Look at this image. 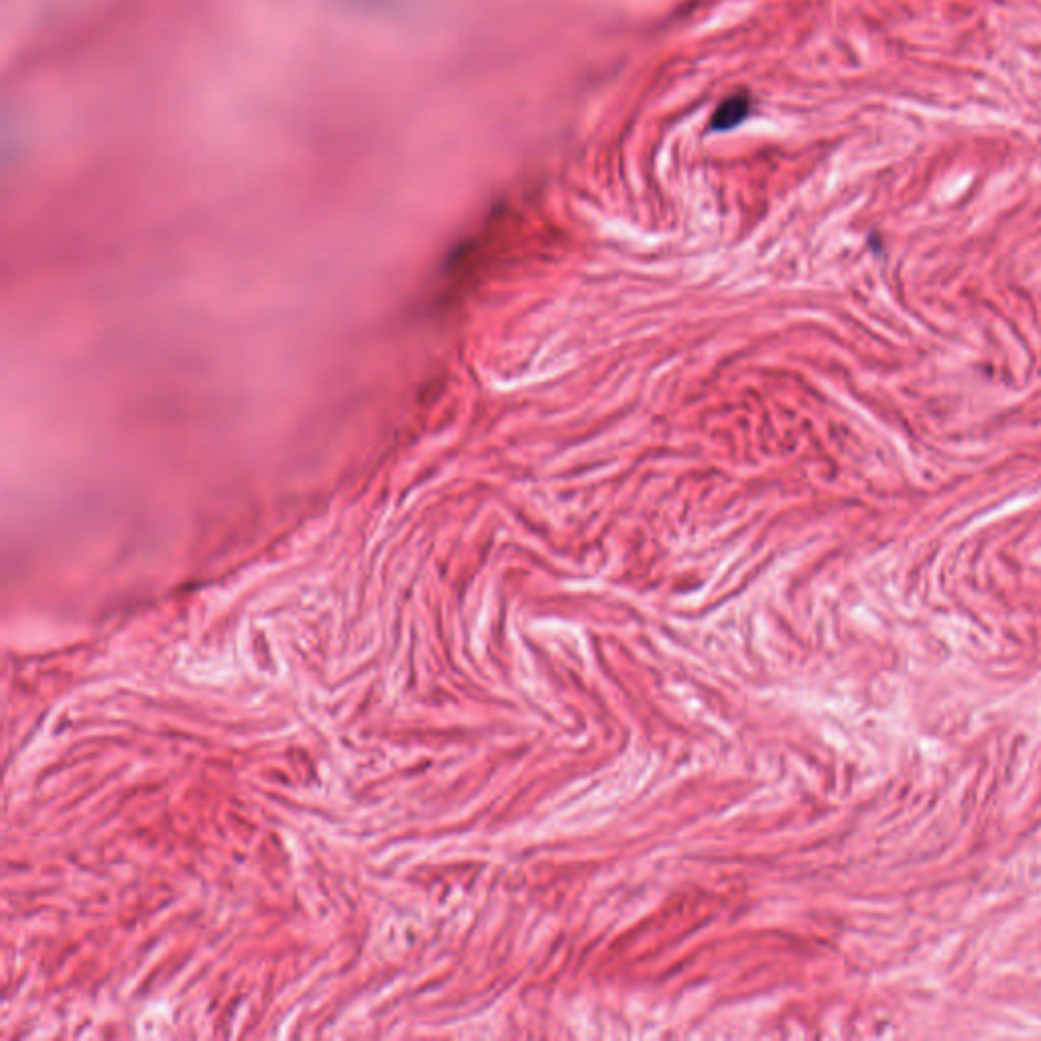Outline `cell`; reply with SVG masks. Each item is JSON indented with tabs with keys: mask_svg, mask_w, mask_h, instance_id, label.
Masks as SVG:
<instances>
[{
	"mask_svg": "<svg viewBox=\"0 0 1041 1041\" xmlns=\"http://www.w3.org/2000/svg\"><path fill=\"white\" fill-rule=\"evenodd\" d=\"M751 112V100L749 96L745 94H734V96H728L726 100H722L718 104V108L714 110V116H712V122L710 127L714 131H730L734 127H739L741 122H745V118L749 116Z\"/></svg>",
	"mask_w": 1041,
	"mask_h": 1041,
	"instance_id": "1",
	"label": "cell"
},
{
	"mask_svg": "<svg viewBox=\"0 0 1041 1041\" xmlns=\"http://www.w3.org/2000/svg\"><path fill=\"white\" fill-rule=\"evenodd\" d=\"M352 3H356L360 7H369V9H381V7H389V5L397 3V0H352Z\"/></svg>",
	"mask_w": 1041,
	"mask_h": 1041,
	"instance_id": "2",
	"label": "cell"
}]
</instances>
